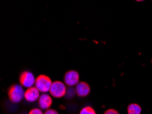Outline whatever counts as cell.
<instances>
[{
	"instance_id": "7c38bea8",
	"label": "cell",
	"mask_w": 152,
	"mask_h": 114,
	"mask_svg": "<svg viewBox=\"0 0 152 114\" xmlns=\"http://www.w3.org/2000/svg\"><path fill=\"white\" fill-rule=\"evenodd\" d=\"M104 114H119L118 111L115 109H109L107 110L104 112Z\"/></svg>"
},
{
	"instance_id": "5b68a950",
	"label": "cell",
	"mask_w": 152,
	"mask_h": 114,
	"mask_svg": "<svg viewBox=\"0 0 152 114\" xmlns=\"http://www.w3.org/2000/svg\"><path fill=\"white\" fill-rule=\"evenodd\" d=\"M64 83L69 87L77 85L79 83V74L77 71L70 70L64 75Z\"/></svg>"
},
{
	"instance_id": "5bb4252c",
	"label": "cell",
	"mask_w": 152,
	"mask_h": 114,
	"mask_svg": "<svg viewBox=\"0 0 152 114\" xmlns=\"http://www.w3.org/2000/svg\"><path fill=\"white\" fill-rule=\"evenodd\" d=\"M136 1H144V0H136Z\"/></svg>"
},
{
	"instance_id": "8992f818",
	"label": "cell",
	"mask_w": 152,
	"mask_h": 114,
	"mask_svg": "<svg viewBox=\"0 0 152 114\" xmlns=\"http://www.w3.org/2000/svg\"><path fill=\"white\" fill-rule=\"evenodd\" d=\"M40 96V91L36 87L29 88L25 91L24 99L30 103L36 101L39 99Z\"/></svg>"
},
{
	"instance_id": "30bf717a",
	"label": "cell",
	"mask_w": 152,
	"mask_h": 114,
	"mask_svg": "<svg viewBox=\"0 0 152 114\" xmlns=\"http://www.w3.org/2000/svg\"><path fill=\"white\" fill-rule=\"evenodd\" d=\"M79 114H96V111L91 107L87 106L80 111Z\"/></svg>"
},
{
	"instance_id": "6da1fadb",
	"label": "cell",
	"mask_w": 152,
	"mask_h": 114,
	"mask_svg": "<svg viewBox=\"0 0 152 114\" xmlns=\"http://www.w3.org/2000/svg\"><path fill=\"white\" fill-rule=\"evenodd\" d=\"M8 94L11 102L14 103H18L24 98L25 91L21 85L14 84L9 88Z\"/></svg>"
},
{
	"instance_id": "277c9868",
	"label": "cell",
	"mask_w": 152,
	"mask_h": 114,
	"mask_svg": "<svg viewBox=\"0 0 152 114\" xmlns=\"http://www.w3.org/2000/svg\"><path fill=\"white\" fill-rule=\"evenodd\" d=\"M20 84L23 87L29 88L33 87L35 85L36 78L34 77V74L29 71H23L20 73L19 76Z\"/></svg>"
},
{
	"instance_id": "4fadbf2b",
	"label": "cell",
	"mask_w": 152,
	"mask_h": 114,
	"mask_svg": "<svg viewBox=\"0 0 152 114\" xmlns=\"http://www.w3.org/2000/svg\"><path fill=\"white\" fill-rule=\"evenodd\" d=\"M44 114H59V113L56 110H55V109H49L45 111Z\"/></svg>"
},
{
	"instance_id": "9c48e42d",
	"label": "cell",
	"mask_w": 152,
	"mask_h": 114,
	"mask_svg": "<svg viewBox=\"0 0 152 114\" xmlns=\"http://www.w3.org/2000/svg\"><path fill=\"white\" fill-rule=\"evenodd\" d=\"M142 109L139 104L132 103L128 107V114H140Z\"/></svg>"
},
{
	"instance_id": "8fae6325",
	"label": "cell",
	"mask_w": 152,
	"mask_h": 114,
	"mask_svg": "<svg viewBox=\"0 0 152 114\" xmlns=\"http://www.w3.org/2000/svg\"><path fill=\"white\" fill-rule=\"evenodd\" d=\"M29 114H44L42 110L38 108H34L30 110Z\"/></svg>"
},
{
	"instance_id": "ba28073f",
	"label": "cell",
	"mask_w": 152,
	"mask_h": 114,
	"mask_svg": "<svg viewBox=\"0 0 152 114\" xmlns=\"http://www.w3.org/2000/svg\"><path fill=\"white\" fill-rule=\"evenodd\" d=\"M53 103L52 98L49 94H42L40 95V98L38 99V105L40 109L47 110L50 108Z\"/></svg>"
},
{
	"instance_id": "3957f363",
	"label": "cell",
	"mask_w": 152,
	"mask_h": 114,
	"mask_svg": "<svg viewBox=\"0 0 152 114\" xmlns=\"http://www.w3.org/2000/svg\"><path fill=\"white\" fill-rule=\"evenodd\" d=\"M49 92L51 96L57 98V99L63 97L65 96L67 92L66 84H64L61 81H55L53 82L51 86H50Z\"/></svg>"
},
{
	"instance_id": "52a82bcc",
	"label": "cell",
	"mask_w": 152,
	"mask_h": 114,
	"mask_svg": "<svg viewBox=\"0 0 152 114\" xmlns=\"http://www.w3.org/2000/svg\"><path fill=\"white\" fill-rule=\"evenodd\" d=\"M90 87L89 84L84 81H80L76 85L75 92L80 97H85L88 96L90 93Z\"/></svg>"
},
{
	"instance_id": "7a4b0ae2",
	"label": "cell",
	"mask_w": 152,
	"mask_h": 114,
	"mask_svg": "<svg viewBox=\"0 0 152 114\" xmlns=\"http://www.w3.org/2000/svg\"><path fill=\"white\" fill-rule=\"evenodd\" d=\"M52 83L53 82L49 76L45 74H40L36 79L35 87L40 92L45 93L49 91Z\"/></svg>"
}]
</instances>
